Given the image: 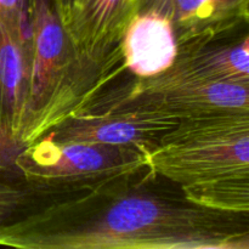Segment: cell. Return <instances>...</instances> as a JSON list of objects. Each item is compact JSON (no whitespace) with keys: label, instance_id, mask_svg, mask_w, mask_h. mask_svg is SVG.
Listing matches in <instances>:
<instances>
[{"label":"cell","instance_id":"obj_1","mask_svg":"<svg viewBox=\"0 0 249 249\" xmlns=\"http://www.w3.org/2000/svg\"><path fill=\"white\" fill-rule=\"evenodd\" d=\"M24 249H249V213L195 204L147 165L0 229Z\"/></svg>","mask_w":249,"mask_h":249},{"label":"cell","instance_id":"obj_2","mask_svg":"<svg viewBox=\"0 0 249 249\" xmlns=\"http://www.w3.org/2000/svg\"><path fill=\"white\" fill-rule=\"evenodd\" d=\"M33 48L27 116L22 138L36 141L129 73L121 46L87 53L73 44L56 0H31Z\"/></svg>","mask_w":249,"mask_h":249},{"label":"cell","instance_id":"obj_3","mask_svg":"<svg viewBox=\"0 0 249 249\" xmlns=\"http://www.w3.org/2000/svg\"><path fill=\"white\" fill-rule=\"evenodd\" d=\"M146 165L180 186L249 178V112L181 119Z\"/></svg>","mask_w":249,"mask_h":249},{"label":"cell","instance_id":"obj_4","mask_svg":"<svg viewBox=\"0 0 249 249\" xmlns=\"http://www.w3.org/2000/svg\"><path fill=\"white\" fill-rule=\"evenodd\" d=\"M89 102L153 111L181 121L249 112V85L208 79L175 61L155 77L130 74L129 79L116 82Z\"/></svg>","mask_w":249,"mask_h":249},{"label":"cell","instance_id":"obj_5","mask_svg":"<svg viewBox=\"0 0 249 249\" xmlns=\"http://www.w3.org/2000/svg\"><path fill=\"white\" fill-rule=\"evenodd\" d=\"M146 153L131 146L56 143L40 136L15 162L22 174L68 182H99L146 165Z\"/></svg>","mask_w":249,"mask_h":249},{"label":"cell","instance_id":"obj_6","mask_svg":"<svg viewBox=\"0 0 249 249\" xmlns=\"http://www.w3.org/2000/svg\"><path fill=\"white\" fill-rule=\"evenodd\" d=\"M179 122L174 117L153 111L89 102L41 136L56 143L131 146L147 155L160 146V140Z\"/></svg>","mask_w":249,"mask_h":249},{"label":"cell","instance_id":"obj_7","mask_svg":"<svg viewBox=\"0 0 249 249\" xmlns=\"http://www.w3.org/2000/svg\"><path fill=\"white\" fill-rule=\"evenodd\" d=\"M249 0H140L138 12H155L172 23L178 45L248 24Z\"/></svg>","mask_w":249,"mask_h":249},{"label":"cell","instance_id":"obj_8","mask_svg":"<svg viewBox=\"0 0 249 249\" xmlns=\"http://www.w3.org/2000/svg\"><path fill=\"white\" fill-rule=\"evenodd\" d=\"M140 0H77L62 16L68 36L79 51L108 53L121 46Z\"/></svg>","mask_w":249,"mask_h":249},{"label":"cell","instance_id":"obj_9","mask_svg":"<svg viewBox=\"0 0 249 249\" xmlns=\"http://www.w3.org/2000/svg\"><path fill=\"white\" fill-rule=\"evenodd\" d=\"M175 61L208 79L249 85L247 26L181 44Z\"/></svg>","mask_w":249,"mask_h":249},{"label":"cell","instance_id":"obj_10","mask_svg":"<svg viewBox=\"0 0 249 249\" xmlns=\"http://www.w3.org/2000/svg\"><path fill=\"white\" fill-rule=\"evenodd\" d=\"M124 66L131 75L148 78L172 67L179 53L172 23L155 12H138L121 41Z\"/></svg>","mask_w":249,"mask_h":249},{"label":"cell","instance_id":"obj_11","mask_svg":"<svg viewBox=\"0 0 249 249\" xmlns=\"http://www.w3.org/2000/svg\"><path fill=\"white\" fill-rule=\"evenodd\" d=\"M99 182H68L22 174L15 165L0 170V229L53 204L85 194Z\"/></svg>","mask_w":249,"mask_h":249},{"label":"cell","instance_id":"obj_12","mask_svg":"<svg viewBox=\"0 0 249 249\" xmlns=\"http://www.w3.org/2000/svg\"><path fill=\"white\" fill-rule=\"evenodd\" d=\"M32 48L0 17V119L21 133L27 116Z\"/></svg>","mask_w":249,"mask_h":249},{"label":"cell","instance_id":"obj_13","mask_svg":"<svg viewBox=\"0 0 249 249\" xmlns=\"http://www.w3.org/2000/svg\"><path fill=\"white\" fill-rule=\"evenodd\" d=\"M180 187L185 197L198 206L231 213H249V178H230Z\"/></svg>","mask_w":249,"mask_h":249},{"label":"cell","instance_id":"obj_14","mask_svg":"<svg viewBox=\"0 0 249 249\" xmlns=\"http://www.w3.org/2000/svg\"><path fill=\"white\" fill-rule=\"evenodd\" d=\"M27 146L21 133L0 119V170L12 167Z\"/></svg>","mask_w":249,"mask_h":249},{"label":"cell","instance_id":"obj_15","mask_svg":"<svg viewBox=\"0 0 249 249\" xmlns=\"http://www.w3.org/2000/svg\"><path fill=\"white\" fill-rule=\"evenodd\" d=\"M28 11H31V0H0V17L16 29L21 15Z\"/></svg>","mask_w":249,"mask_h":249},{"label":"cell","instance_id":"obj_16","mask_svg":"<svg viewBox=\"0 0 249 249\" xmlns=\"http://www.w3.org/2000/svg\"><path fill=\"white\" fill-rule=\"evenodd\" d=\"M75 1H77V0H56L58 11H60V15H61V18H62L63 15L70 10V7L72 6Z\"/></svg>","mask_w":249,"mask_h":249}]
</instances>
